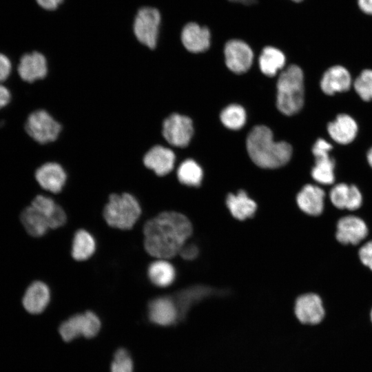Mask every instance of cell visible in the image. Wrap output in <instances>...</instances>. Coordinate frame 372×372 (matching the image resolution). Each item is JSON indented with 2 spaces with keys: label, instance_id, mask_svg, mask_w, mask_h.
Returning a JSON list of instances; mask_svg holds the SVG:
<instances>
[{
  "label": "cell",
  "instance_id": "5",
  "mask_svg": "<svg viewBox=\"0 0 372 372\" xmlns=\"http://www.w3.org/2000/svg\"><path fill=\"white\" fill-rule=\"evenodd\" d=\"M161 15L152 6H143L138 10L133 20L132 31L136 40L149 50H155L160 38Z\"/></svg>",
  "mask_w": 372,
  "mask_h": 372
},
{
  "label": "cell",
  "instance_id": "39",
  "mask_svg": "<svg viewBox=\"0 0 372 372\" xmlns=\"http://www.w3.org/2000/svg\"><path fill=\"white\" fill-rule=\"evenodd\" d=\"M358 3L362 12L372 15V0H358Z\"/></svg>",
  "mask_w": 372,
  "mask_h": 372
},
{
  "label": "cell",
  "instance_id": "14",
  "mask_svg": "<svg viewBox=\"0 0 372 372\" xmlns=\"http://www.w3.org/2000/svg\"><path fill=\"white\" fill-rule=\"evenodd\" d=\"M176 160V154L170 147L159 144L154 145L145 154L143 163L156 176L163 177L172 172Z\"/></svg>",
  "mask_w": 372,
  "mask_h": 372
},
{
  "label": "cell",
  "instance_id": "41",
  "mask_svg": "<svg viewBox=\"0 0 372 372\" xmlns=\"http://www.w3.org/2000/svg\"><path fill=\"white\" fill-rule=\"evenodd\" d=\"M366 160L369 167L372 169V147L366 154Z\"/></svg>",
  "mask_w": 372,
  "mask_h": 372
},
{
  "label": "cell",
  "instance_id": "4",
  "mask_svg": "<svg viewBox=\"0 0 372 372\" xmlns=\"http://www.w3.org/2000/svg\"><path fill=\"white\" fill-rule=\"evenodd\" d=\"M141 214L138 200L130 193L112 194L103 212L110 226L123 230L132 229Z\"/></svg>",
  "mask_w": 372,
  "mask_h": 372
},
{
  "label": "cell",
  "instance_id": "24",
  "mask_svg": "<svg viewBox=\"0 0 372 372\" xmlns=\"http://www.w3.org/2000/svg\"><path fill=\"white\" fill-rule=\"evenodd\" d=\"M20 220L27 233L32 237H41L50 229L48 219L31 205L21 211Z\"/></svg>",
  "mask_w": 372,
  "mask_h": 372
},
{
  "label": "cell",
  "instance_id": "26",
  "mask_svg": "<svg viewBox=\"0 0 372 372\" xmlns=\"http://www.w3.org/2000/svg\"><path fill=\"white\" fill-rule=\"evenodd\" d=\"M285 63L284 54L278 49L265 47L259 56V66L261 72L269 76L276 75L278 70L282 68Z\"/></svg>",
  "mask_w": 372,
  "mask_h": 372
},
{
  "label": "cell",
  "instance_id": "11",
  "mask_svg": "<svg viewBox=\"0 0 372 372\" xmlns=\"http://www.w3.org/2000/svg\"><path fill=\"white\" fill-rule=\"evenodd\" d=\"M368 234L365 221L353 214L340 218L336 225L335 238L343 245H360L365 242Z\"/></svg>",
  "mask_w": 372,
  "mask_h": 372
},
{
  "label": "cell",
  "instance_id": "13",
  "mask_svg": "<svg viewBox=\"0 0 372 372\" xmlns=\"http://www.w3.org/2000/svg\"><path fill=\"white\" fill-rule=\"evenodd\" d=\"M17 71L23 81L32 84L47 77L49 72L48 61L40 51L25 53L19 60Z\"/></svg>",
  "mask_w": 372,
  "mask_h": 372
},
{
  "label": "cell",
  "instance_id": "12",
  "mask_svg": "<svg viewBox=\"0 0 372 372\" xmlns=\"http://www.w3.org/2000/svg\"><path fill=\"white\" fill-rule=\"evenodd\" d=\"M322 187L327 191L331 204L338 209H346L353 214L362 205V192L354 184L338 183L332 186Z\"/></svg>",
  "mask_w": 372,
  "mask_h": 372
},
{
  "label": "cell",
  "instance_id": "34",
  "mask_svg": "<svg viewBox=\"0 0 372 372\" xmlns=\"http://www.w3.org/2000/svg\"><path fill=\"white\" fill-rule=\"evenodd\" d=\"M358 256L361 263L372 271V240L360 245Z\"/></svg>",
  "mask_w": 372,
  "mask_h": 372
},
{
  "label": "cell",
  "instance_id": "18",
  "mask_svg": "<svg viewBox=\"0 0 372 372\" xmlns=\"http://www.w3.org/2000/svg\"><path fill=\"white\" fill-rule=\"evenodd\" d=\"M148 318L157 325L169 326L179 318V312L173 298L167 296L158 297L148 304Z\"/></svg>",
  "mask_w": 372,
  "mask_h": 372
},
{
  "label": "cell",
  "instance_id": "16",
  "mask_svg": "<svg viewBox=\"0 0 372 372\" xmlns=\"http://www.w3.org/2000/svg\"><path fill=\"white\" fill-rule=\"evenodd\" d=\"M34 178L41 188L57 194L61 192L65 185L68 176L60 163L48 161L36 169Z\"/></svg>",
  "mask_w": 372,
  "mask_h": 372
},
{
  "label": "cell",
  "instance_id": "30",
  "mask_svg": "<svg viewBox=\"0 0 372 372\" xmlns=\"http://www.w3.org/2000/svg\"><path fill=\"white\" fill-rule=\"evenodd\" d=\"M223 124L231 130H239L245 123L246 112L239 105H230L226 107L220 114Z\"/></svg>",
  "mask_w": 372,
  "mask_h": 372
},
{
  "label": "cell",
  "instance_id": "25",
  "mask_svg": "<svg viewBox=\"0 0 372 372\" xmlns=\"http://www.w3.org/2000/svg\"><path fill=\"white\" fill-rule=\"evenodd\" d=\"M147 275L154 285L160 287H165L170 285L174 282L176 272L171 263L165 259H160L149 265Z\"/></svg>",
  "mask_w": 372,
  "mask_h": 372
},
{
  "label": "cell",
  "instance_id": "35",
  "mask_svg": "<svg viewBox=\"0 0 372 372\" xmlns=\"http://www.w3.org/2000/svg\"><path fill=\"white\" fill-rule=\"evenodd\" d=\"M12 70V64L9 58L0 53V82L6 81L10 76Z\"/></svg>",
  "mask_w": 372,
  "mask_h": 372
},
{
  "label": "cell",
  "instance_id": "40",
  "mask_svg": "<svg viewBox=\"0 0 372 372\" xmlns=\"http://www.w3.org/2000/svg\"><path fill=\"white\" fill-rule=\"evenodd\" d=\"M231 2L240 3L245 6H251L256 3L257 0H229Z\"/></svg>",
  "mask_w": 372,
  "mask_h": 372
},
{
  "label": "cell",
  "instance_id": "19",
  "mask_svg": "<svg viewBox=\"0 0 372 372\" xmlns=\"http://www.w3.org/2000/svg\"><path fill=\"white\" fill-rule=\"evenodd\" d=\"M210 32L204 26L195 22L184 25L180 32V41L189 52L198 53L206 51L210 45Z\"/></svg>",
  "mask_w": 372,
  "mask_h": 372
},
{
  "label": "cell",
  "instance_id": "32",
  "mask_svg": "<svg viewBox=\"0 0 372 372\" xmlns=\"http://www.w3.org/2000/svg\"><path fill=\"white\" fill-rule=\"evenodd\" d=\"M31 206L42 214L47 219L50 228V223L60 205L50 197L43 195L37 196L32 201Z\"/></svg>",
  "mask_w": 372,
  "mask_h": 372
},
{
  "label": "cell",
  "instance_id": "28",
  "mask_svg": "<svg viewBox=\"0 0 372 372\" xmlns=\"http://www.w3.org/2000/svg\"><path fill=\"white\" fill-rule=\"evenodd\" d=\"M178 181L185 185L196 187L200 185L203 178L201 167L192 159L183 161L176 172Z\"/></svg>",
  "mask_w": 372,
  "mask_h": 372
},
{
  "label": "cell",
  "instance_id": "1",
  "mask_svg": "<svg viewBox=\"0 0 372 372\" xmlns=\"http://www.w3.org/2000/svg\"><path fill=\"white\" fill-rule=\"evenodd\" d=\"M192 232V224L186 216L174 211L163 212L145 223L144 247L152 256L171 258L179 254Z\"/></svg>",
  "mask_w": 372,
  "mask_h": 372
},
{
  "label": "cell",
  "instance_id": "3",
  "mask_svg": "<svg viewBox=\"0 0 372 372\" xmlns=\"http://www.w3.org/2000/svg\"><path fill=\"white\" fill-rule=\"evenodd\" d=\"M303 72L296 65L282 72L277 82V107L284 114L298 112L304 104Z\"/></svg>",
  "mask_w": 372,
  "mask_h": 372
},
{
  "label": "cell",
  "instance_id": "23",
  "mask_svg": "<svg viewBox=\"0 0 372 372\" xmlns=\"http://www.w3.org/2000/svg\"><path fill=\"white\" fill-rule=\"evenodd\" d=\"M226 204L231 215L240 220L251 218L256 210V203L242 190L237 194H229Z\"/></svg>",
  "mask_w": 372,
  "mask_h": 372
},
{
  "label": "cell",
  "instance_id": "21",
  "mask_svg": "<svg viewBox=\"0 0 372 372\" xmlns=\"http://www.w3.org/2000/svg\"><path fill=\"white\" fill-rule=\"evenodd\" d=\"M351 85V77L349 71L341 65L329 68L320 81V87L324 93L333 95L336 92L349 90Z\"/></svg>",
  "mask_w": 372,
  "mask_h": 372
},
{
  "label": "cell",
  "instance_id": "22",
  "mask_svg": "<svg viewBox=\"0 0 372 372\" xmlns=\"http://www.w3.org/2000/svg\"><path fill=\"white\" fill-rule=\"evenodd\" d=\"M327 131L336 143L345 145L352 142L356 136L358 125L349 115L340 114L327 125Z\"/></svg>",
  "mask_w": 372,
  "mask_h": 372
},
{
  "label": "cell",
  "instance_id": "6",
  "mask_svg": "<svg viewBox=\"0 0 372 372\" xmlns=\"http://www.w3.org/2000/svg\"><path fill=\"white\" fill-rule=\"evenodd\" d=\"M28 136L41 145L56 141L62 130L61 123L46 110L32 111L25 122Z\"/></svg>",
  "mask_w": 372,
  "mask_h": 372
},
{
  "label": "cell",
  "instance_id": "36",
  "mask_svg": "<svg viewBox=\"0 0 372 372\" xmlns=\"http://www.w3.org/2000/svg\"><path fill=\"white\" fill-rule=\"evenodd\" d=\"M180 256L185 260H193L198 254V249L194 244L184 245L179 252Z\"/></svg>",
  "mask_w": 372,
  "mask_h": 372
},
{
  "label": "cell",
  "instance_id": "17",
  "mask_svg": "<svg viewBox=\"0 0 372 372\" xmlns=\"http://www.w3.org/2000/svg\"><path fill=\"white\" fill-rule=\"evenodd\" d=\"M224 52L226 65L232 72L244 73L251 67L254 54L245 42L238 39L230 40L225 44Z\"/></svg>",
  "mask_w": 372,
  "mask_h": 372
},
{
  "label": "cell",
  "instance_id": "7",
  "mask_svg": "<svg viewBox=\"0 0 372 372\" xmlns=\"http://www.w3.org/2000/svg\"><path fill=\"white\" fill-rule=\"evenodd\" d=\"M332 145L323 138L318 139L312 148L315 163L311 170V177L316 184L322 187L332 186L335 183L336 162L329 155Z\"/></svg>",
  "mask_w": 372,
  "mask_h": 372
},
{
  "label": "cell",
  "instance_id": "29",
  "mask_svg": "<svg viewBox=\"0 0 372 372\" xmlns=\"http://www.w3.org/2000/svg\"><path fill=\"white\" fill-rule=\"evenodd\" d=\"M210 289L203 287H195L179 292L174 299L180 317L185 316L187 309L194 302L210 293Z\"/></svg>",
  "mask_w": 372,
  "mask_h": 372
},
{
  "label": "cell",
  "instance_id": "2",
  "mask_svg": "<svg viewBox=\"0 0 372 372\" xmlns=\"http://www.w3.org/2000/svg\"><path fill=\"white\" fill-rule=\"evenodd\" d=\"M247 149L253 162L262 168L274 169L285 165L291 158L292 147L287 142H275L269 128L254 127L247 138Z\"/></svg>",
  "mask_w": 372,
  "mask_h": 372
},
{
  "label": "cell",
  "instance_id": "43",
  "mask_svg": "<svg viewBox=\"0 0 372 372\" xmlns=\"http://www.w3.org/2000/svg\"><path fill=\"white\" fill-rule=\"evenodd\" d=\"M292 1L298 2V1H302V0H292Z\"/></svg>",
  "mask_w": 372,
  "mask_h": 372
},
{
  "label": "cell",
  "instance_id": "33",
  "mask_svg": "<svg viewBox=\"0 0 372 372\" xmlns=\"http://www.w3.org/2000/svg\"><path fill=\"white\" fill-rule=\"evenodd\" d=\"M110 372H134L133 360L125 349L120 348L116 351Z\"/></svg>",
  "mask_w": 372,
  "mask_h": 372
},
{
  "label": "cell",
  "instance_id": "37",
  "mask_svg": "<svg viewBox=\"0 0 372 372\" xmlns=\"http://www.w3.org/2000/svg\"><path fill=\"white\" fill-rule=\"evenodd\" d=\"M64 0H36L37 4L43 9L52 11L57 9Z\"/></svg>",
  "mask_w": 372,
  "mask_h": 372
},
{
  "label": "cell",
  "instance_id": "20",
  "mask_svg": "<svg viewBox=\"0 0 372 372\" xmlns=\"http://www.w3.org/2000/svg\"><path fill=\"white\" fill-rule=\"evenodd\" d=\"M50 300V291L48 285L41 281H34L27 288L22 304L30 313L39 314L43 312Z\"/></svg>",
  "mask_w": 372,
  "mask_h": 372
},
{
  "label": "cell",
  "instance_id": "31",
  "mask_svg": "<svg viewBox=\"0 0 372 372\" xmlns=\"http://www.w3.org/2000/svg\"><path fill=\"white\" fill-rule=\"evenodd\" d=\"M353 86L359 96L364 101L372 99V70H364L355 80Z\"/></svg>",
  "mask_w": 372,
  "mask_h": 372
},
{
  "label": "cell",
  "instance_id": "10",
  "mask_svg": "<svg viewBox=\"0 0 372 372\" xmlns=\"http://www.w3.org/2000/svg\"><path fill=\"white\" fill-rule=\"evenodd\" d=\"M293 312L297 320L307 326L319 324L325 316L322 298L311 292L300 294L296 298Z\"/></svg>",
  "mask_w": 372,
  "mask_h": 372
},
{
  "label": "cell",
  "instance_id": "38",
  "mask_svg": "<svg viewBox=\"0 0 372 372\" xmlns=\"http://www.w3.org/2000/svg\"><path fill=\"white\" fill-rule=\"evenodd\" d=\"M11 99V94L9 90L0 84V110L6 107Z\"/></svg>",
  "mask_w": 372,
  "mask_h": 372
},
{
  "label": "cell",
  "instance_id": "9",
  "mask_svg": "<svg viewBox=\"0 0 372 372\" xmlns=\"http://www.w3.org/2000/svg\"><path fill=\"white\" fill-rule=\"evenodd\" d=\"M193 133L192 119L178 112L169 114L162 124V136L169 147H186L192 139Z\"/></svg>",
  "mask_w": 372,
  "mask_h": 372
},
{
  "label": "cell",
  "instance_id": "15",
  "mask_svg": "<svg viewBox=\"0 0 372 372\" xmlns=\"http://www.w3.org/2000/svg\"><path fill=\"white\" fill-rule=\"evenodd\" d=\"M327 194V191L322 186L307 183L296 194V201L298 208L309 216H319L324 211Z\"/></svg>",
  "mask_w": 372,
  "mask_h": 372
},
{
  "label": "cell",
  "instance_id": "42",
  "mask_svg": "<svg viewBox=\"0 0 372 372\" xmlns=\"http://www.w3.org/2000/svg\"><path fill=\"white\" fill-rule=\"evenodd\" d=\"M370 319H371V322L372 323V309H371V312H370Z\"/></svg>",
  "mask_w": 372,
  "mask_h": 372
},
{
  "label": "cell",
  "instance_id": "8",
  "mask_svg": "<svg viewBox=\"0 0 372 372\" xmlns=\"http://www.w3.org/2000/svg\"><path fill=\"white\" fill-rule=\"evenodd\" d=\"M101 323L99 318L92 311L75 314L63 321L59 326V332L65 342L83 336L92 338L99 332Z\"/></svg>",
  "mask_w": 372,
  "mask_h": 372
},
{
  "label": "cell",
  "instance_id": "27",
  "mask_svg": "<svg viewBox=\"0 0 372 372\" xmlns=\"http://www.w3.org/2000/svg\"><path fill=\"white\" fill-rule=\"evenodd\" d=\"M96 242L93 236L84 229L78 230L74 236L72 256L78 261L89 258L94 252Z\"/></svg>",
  "mask_w": 372,
  "mask_h": 372
}]
</instances>
